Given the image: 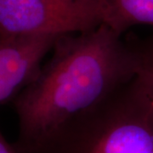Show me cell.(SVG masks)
<instances>
[{
	"label": "cell",
	"mask_w": 153,
	"mask_h": 153,
	"mask_svg": "<svg viewBox=\"0 0 153 153\" xmlns=\"http://www.w3.org/2000/svg\"><path fill=\"white\" fill-rule=\"evenodd\" d=\"M128 43L106 24L60 36L34 82L12 102L18 117L16 146L35 153L77 115L136 76Z\"/></svg>",
	"instance_id": "1"
},
{
	"label": "cell",
	"mask_w": 153,
	"mask_h": 153,
	"mask_svg": "<svg viewBox=\"0 0 153 153\" xmlns=\"http://www.w3.org/2000/svg\"><path fill=\"white\" fill-rule=\"evenodd\" d=\"M35 153H153V97L134 77Z\"/></svg>",
	"instance_id": "2"
},
{
	"label": "cell",
	"mask_w": 153,
	"mask_h": 153,
	"mask_svg": "<svg viewBox=\"0 0 153 153\" xmlns=\"http://www.w3.org/2000/svg\"><path fill=\"white\" fill-rule=\"evenodd\" d=\"M105 22L98 0H0V35H66Z\"/></svg>",
	"instance_id": "3"
},
{
	"label": "cell",
	"mask_w": 153,
	"mask_h": 153,
	"mask_svg": "<svg viewBox=\"0 0 153 153\" xmlns=\"http://www.w3.org/2000/svg\"><path fill=\"white\" fill-rule=\"evenodd\" d=\"M62 35H0V103H12L39 76L42 61Z\"/></svg>",
	"instance_id": "4"
},
{
	"label": "cell",
	"mask_w": 153,
	"mask_h": 153,
	"mask_svg": "<svg viewBox=\"0 0 153 153\" xmlns=\"http://www.w3.org/2000/svg\"><path fill=\"white\" fill-rule=\"evenodd\" d=\"M108 27L122 34L134 25L153 26V0H98Z\"/></svg>",
	"instance_id": "5"
},
{
	"label": "cell",
	"mask_w": 153,
	"mask_h": 153,
	"mask_svg": "<svg viewBox=\"0 0 153 153\" xmlns=\"http://www.w3.org/2000/svg\"><path fill=\"white\" fill-rule=\"evenodd\" d=\"M136 58V80L153 97V34L128 43Z\"/></svg>",
	"instance_id": "6"
},
{
	"label": "cell",
	"mask_w": 153,
	"mask_h": 153,
	"mask_svg": "<svg viewBox=\"0 0 153 153\" xmlns=\"http://www.w3.org/2000/svg\"><path fill=\"white\" fill-rule=\"evenodd\" d=\"M0 153H25L16 146V143L8 141L4 134H0Z\"/></svg>",
	"instance_id": "7"
}]
</instances>
